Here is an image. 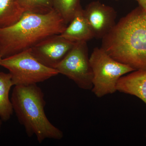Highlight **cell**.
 Wrapping results in <instances>:
<instances>
[{"label": "cell", "instance_id": "obj_9", "mask_svg": "<svg viewBox=\"0 0 146 146\" xmlns=\"http://www.w3.org/2000/svg\"><path fill=\"white\" fill-rule=\"evenodd\" d=\"M60 35L74 42H87L95 38L81 6L76 11L72 21Z\"/></svg>", "mask_w": 146, "mask_h": 146}, {"label": "cell", "instance_id": "obj_5", "mask_svg": "<svg viewBox=\"0 0 146 146\" xmlns=\"http://www.w3.org/2000/svg\"><path fill=\"white\" fill-rule=\"evenodd\" d=\"M1 65L9 72L14 86H28L48 80L59 74L32 55L30 49L2 59Z\"/></svg>", "mask_w": 146, "mask_h": 146}, {"label": "cell", "instance_id": "obj_4", "mask_svg": "<svg viewBox=\"0 0 146 146\" xmlns=\"http://www.w3.org/2000/svg\"><path fill=\"white\" fill-rule=\"evenodd\" d=\"M89 60L93 75L91 91L99 98L115 93L120 78L135 71L115 60L101 47L94 49Z\"/></svg>", "mask_w": 146, "mask_h": 146}, {"label": "cell", "instance_id": "obj_3", "mask_svg": "<svg viewBox=\"0 0 146 146\" xmlns=\"http://www.w3.org/2000/svg\"><path fill=\"white\" fill-rule=\"evenodd\" d=\"M11 100L19 122L29 137L35 135L40 143L47 139L59 140L63 138L62 131L46 116L44 94L37 84L15 86Z\"/></svg>", "mask_w": 146, "mask_h": 146}, {"label": "cell", "instance_id": "obj_12", "mask_svg": "<svg viewBox=\"0 0 146 146\" xmlns=\"http://www.w3.org/2000/svg\"><path fill=\"white\" fill-rule=\"evenodd\" d=\"M25 12L18 0H0V28L15 23Z\"/></svg>", "mask_w": 146, "mask_h": 146}, {"label": "cell", "instance_id": "obj_13", "mask_svg": "<svg viewBox=\"0 0 146 146\" xmlns=\"http://www.w3.org/2000/svg\"><path fill=\"white\" fill-rule=\"evenodd\" d=\"M53 9L61 16L68 25L80 7V0H52Z\"/></svg>", "mask_w": 146, "mask_h": 146}, {"label": "cell", "instance_id": "obj_11", "mask_svg": "<svg viewBox=\"0 0 146 146\" xmlns=\"http://www.w3.org/2000/svg\"><path fill=\"white\" fill-rule=\"evenodd\" d=\"M14 86L9 73L0 72V118L7 121L13 115V105L9 98V92Z\"/></svg>", "mask_w": 146, "mask_h": 146}, {"label": "cell", "instance_id": "obj_1", "mask_svg": "<svg viewBox=\"0 0 146 146\" xmlns=\"http://www.w3.org/2000/svg\"><path fill=\"white\" fill-rule=\"evenodd\" d=\"M101 48L134 70H146V11L140 6L121 18L102 39Z\"/></svg>", "mask_w": 146, "mask_h": 146}, {"label": "cell", "instance_id": "obj_6", "mask_svg": "<svg viewBox=\"0 0 146 146\" xmlns=\"http://www.w3.org/2000/svg\"><path fill=\"white\" fill-rule=\"evenodd\" d=\"M87 42H76L72 49L56 67L59 74L72 80L80 89L91 90L93 72Z\"/></svg>", "mask_w": 146, "mask_h": 146}, {"label": "cell", "instance_id": "obj_14", "mask_svg": "<svg viewBox=\"0 0 146 146\" xmlns=\"http://www.w3.org/2000/svg\"><path fill=\"white\" fill-rule=\"evenodd\" d=\"M25 12L46 14L53 9L52 0H18Z\"/></svg>", "mask_w": 146, "mask_h": 146}, {"label": "cell", "instance_id": "obj_7", "mask_svg": "<svg viewBox=\"0 0 146 146\" xmlns=\"http://www.w3.org/2000/svg\"><path fill=\"white\" fill-rule=\"evenodd\" d=\"M75 43L63 38L60 35H56L48 37L32 47L31 52L40 63L55 69Z\"/></svg>", "mask_w": 146, "mask_h": 146}, {"label": "cell", "instance_id": "obj_2", "mask_svg": "<svg viewBox=\"0 0 146 146\" xmlns=\"http://www.w3.org/2000/svg\"><path fill=\"white\" fill-rule=\"evenodd\" d=\"M67 26L54 9L46 14L25 12L15 23L0 28V57L30 49L48 37L61 34Z\"/></svg>", "mask_w": 146, "mask_h": 146}, {"label": "cell", "instance_id": "obj_15", "mask_svg": "<svg viewBox=\"0 0 146 146\" xmlns=\"http://www.w3.org/2000/svg\"><path fill=\"white\" fill-rule=\"evenodd\" d=\"M139 6L143 9L146 11V0H138Z\"/></svg>", "mask_w": 146, "mask_h": 146}, {"label": "cell", "instance_id": "obj_18", "mask_svg": "<svg viewBox=\"0 0 146 146\" xmlns=\"http://www.w3.org/2000/svg\"><path fill=\"white\" fill-rule=\"evenodd\" d=\"M115 1H119V0H115ZM135 1H138V0H135Z\"/></svg>", "mask_w": 146, "mask_h": 146}, {"label": "cell", "instance_id": "obj_8", "mask_svg": "<svg viewBox=\"0 0 146 146\" xmlns=\"http://www.w3.org/2000/svg\"><path fill=\"white\" fill-rule=\"evenodd\" d=\"M84 12L94 37L97 39H102L116 25V11L99 1L91 2L84 9Z\"/></svg>", "mask_w": 146, "mask_h": 146}, {"label": "cell", "instance_id": "obj_10", "mask_svg": "<svg viewBox=\"0 0 146 146\" xmlns=\"http://www.w3.org/2000/svg\"><path fill=\"white\" fill-rule=\"evenodd\" d=\"M117 91L135 96L146 104V70H138L123 76L118 81Z\"/></svg>", "mask_w": 146, "mask_h": 146}, {"label": "cell", "instance_id": "obj_19", "mask_svg": "<svg viewBox=\"0 0 146 146\" xmlns=\"http://www.w3.org/2000/svg\"></svg>", "mask_w": 146, "mask_h": 146}, {"label": "cell", "instance_id": "obj_17", "mask_svg": "<svg viewBox=\"0 0 146 146\" xmlns=\"http://www.w3.org/2000/svg\"><path fill=\"white\" fill-rule=\"evenodd\" d=\"M2 59V58H1L0 57V66H1V61Z\"/></svg>", "mask_w": 146, "mask_h": 146}, {"label": "cell", "instance_id": "obj_16", "mask_svg": "<svg viewBox=\"0 0 146 146\" xmlns=\"http://www.w3.org/2000/svg\"><path fill=\"white\" fill-rule=\"evenodd\" d=\"M2 120L0 119V132H1V127Z\"/></svg>", "mask_w": 146, "mask_h": 146}]
</instances>
